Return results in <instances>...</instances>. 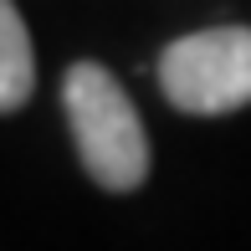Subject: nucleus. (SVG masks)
<instances>
[{"instance_id":"f257e3e1","label":"nucleus","mask_w":251,"mask_h":251,"mask_svg":"<svg viewBox=\"0 0 251 251\" xmlns=\"http://www.w3.org/2000/svg\"><path fill=\"white\" fill-rule=\"evenodd\" d=\"M62 113L77 164L102 195H133L149 185L154 144L144 128V113L133 108L128 87L113 77V67L93 62V56L72 62L62 72Z\"/></svg>"},{"instance_id":"f03ea898","label":"nucleus","mask_w":251,"mask_h":251,"mask_svg":"<svg viewBox=\"0 0 251 251\" xmlns=\"http://www.w3.org/2000/svg\"><path fill=\"white\" fill-rule=\"evenodd\" d=\"M159 93L175 113L226 118L251 108V26L221 21L175 36L159 51Z\"/></svg>"},{"instance_id":"7ed1b4c3","label":"nucleus","mask_w":251,"mask_h":251,"mask_svg":"<svg viewBox=\"0 0 251 251\" xmlns=\"http://www.w3.org/2000/svg\"><path fill=\"white\" fill-rule=\"evenodd\" d=\"M36 98V47L21 5L0 0V118L21 113Z\"/></svg>"}]
</instances>
